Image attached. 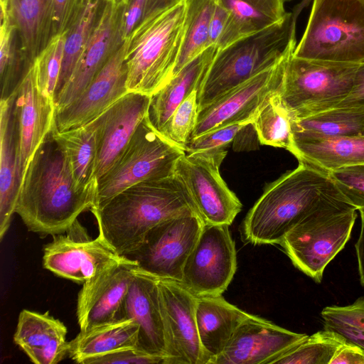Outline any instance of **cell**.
Listing matches in <instances>:
<instances>
[{"instance_id": "b9f144b4", "label": "cell", "mask_w": 364, "mask_h": 364, "mask_svg": "<svg viewBox=\"0 0 364 364\" xmlns=\"http://www.w3.org/2000/svg\"><path fill=\"white\" fill-rule=\"evenodd\" d=\"M250 123H238L215 129L191 138L185 152L192 154L203 151L225 150L233 142L240 131Z\"/></svg>"}, {"instance_id": "7402d4cb", "label": "cell", "mask_w": 364, "mask_h": 364, "mask_svg": "<svg viewBox=\"0 0 364 364\" xmlns=\"http://www.w3.org/2000/svg\"><path fill=\"white\" fill-rule=\"evenodd\" d=\"M151 99L150 95L129 92L103 113L95 172L96 181L124 151L137 127L148 115Z\"/></svg>"}, {"instance_id": "30bf717a", "label": "cell", "mask_w": 364, "mask_h": 364, "mask_svg": "<svg viewBox=\"0 0 364 364\" xmlns=\"http://www.w3.org/2000/svg\"><path fill=\"white\" fill-rule=\"evenodd\" d=\"M226 150L185 154L175 175L188 192L203 224L230 226L242 205L220 173Z\"/></svg>"}, {"instance_id": "7bdbcfd3", "label": "cell", "mask_w": 364, "mask_h": 364, "mask_svg": "<svg viewBox=\"0 0 364 364\" xmlns=\"http://www.w3.org/2000/svg\"><path fill=\"white\" fill-rule=\"evenodd\" d=\"M323 322L341 323L364 331V296L346 306H328L321 313Z\"/></svg>"}, {"instance_id": "1f68e13d", "label": "cell", "mask_w": 364, "mask_h": 364, "mask_svg": "<svg viewBox=\"0 0 364 364\" xmlns=\"http://www.w3.org/2000/svg\"><path fill=\"white\" fill-rule=\"evenodd\" d=\"M293 139L364 136V110L336 107L291 119Z\"/></svg>"}, {"instance_id": "ba28073f", "label": "cell", "mask_w": 364, "mask_h": 364, "mask_svg": "<svg viewBox=\"0 0 364 364\" xmlns=\"http://www.w3.org/2000/svg\"><path fill=\"white\" fill-rule=\"evenodd\" d=\"M359 63L290 56L278 92L291 119L336 107L350 93Z\"/></svg>"}, {"instance_id": "484cf974", "label": "cell", "mask_w": 364, "mask_h": 364, "mask_svg": "<svg viewBox=\"0 0 364 364\" xmlns=\"http://www.w3.org/2000/svg\"><path fill=\"white\" fill-rule=\"evenodd\" d=\"M289 152L299 163L328 173L364 164V136L293 139Z\"/></svg>"}, {"instance_id": "836d02e7", "label": "cell", "mask_w": 364, "mask_h": 364, "mask_svg": "<svg viewBox=\"0 0 364 364\" xmlns=\"http://www.w3.org/2000/svg\"><path fill=\"white\" fill-rule=\"evenodd\" d=\"M107 0H86L65 35L64 55L55 99L68 82L77 62L99 23Z\"/></svg>"}, {"instance_id": "f907efd6", "label": "cell", "mask_w": 364, "mask_h": 364, "mask_svg": "<svg viewBox=\"0 0 364 364\" xmlns=\"http://www.w3.org/2000/svg\"><path fill=\"white\" fill-rule=\"evenodd\" d=\"M360 215V230L355 250L358 262V269L360 284L364 287V209L359 210Z\"/></svg>"}, {"instance_id": "e0dca14e", "label": "cell", "mask_w": 364, "mask_h": 364, "mask_svg": "<svg viewBox=\"0 0 364 364\" xmlns=\"http://www.w3.org/2000/svg\"><path fill=\"white\" fill-rule=\"evenodd\" d=\"M125 50L126 41L77 99L55 110V129L66 131L90 122L128 92Z\"/></svg>"}, {"instance_id": "8992f818", "label": "cell", "mask_w": 364, "mask_h": 364, "mask_svg": "<svg viewBox=\"0 0 364 364\" xmlns=\"http://www.w3.org/2000/svg\"><path fill=\"white\" fill-rule=\"evenodd\" d=\"M356 210L338 191L292 228L279 245L296 268L320 283L326 266L349 240Z\"/></svg>"}, {"instance_id": "7c38bea8", "label": "cell", "mask_w": 364, "mask_h": 364, "mask_svg": "<svg viewBox=\"0 0 364 364\" xmlns=\"http://www.w3.org/2000/svg\"><path fill=\"white\" fill-rule=\"evenodd\" d=\"M236 270L237 252L229 226L203 224L183 267L181 283L196 296L220 295Z\"/></svg>"}, {"instance_id": "9a60e30c", "label": "cell", "mask_w": 364, "mask_h": 364, "mask_svg": "<svg viewBox=\"0 0 364 364\" xmlns=\"http://www.w3.org/2000/svg\"><path fill=\"white\" fill-rule=\"evenodd\" d=\"M292 54L200 109L191 138L231 124L252 123L265 99L280 86L286 64Z\"/></svg>"}, {"instance_id": "f546056e", "label": "cell", "mask_w": 364, "mask_h": 364, "mask_svg": "<svg viewBox=\"0 0 364 364\" xmlns=\"http://www.w3.org/2000/svg\"><path fill=\"white\" fill-rule=\"evenodd\" d=\"M102 119L103 114L77 128L60 132L53 127L51 130L54 139L66 155L80 190L97 186L95 172Z\"/></svg>"}, {"instance_id": "8d00e7d4", "label": "cell", "mask_w": 364, "mask_h": 364, "mask_svg": "<svg viewBox=\"0 0 364 364\" xmlns=\"http://www.w3.org/2000/svg\"><path fill=\"white\" fill-rule=\"evenodd\" d=\"M346 342L341 334L324 328L308 336L272 364H330L338 349Z\"/></svg>"}, {"instance_id": "3957f363", "label": "cell", "mask_w": 364, "mask_h": 364, "mask_svg": "<svg viewBox=\"0 0 364 364\" xmlns=\"http://www.w3.org/2000/svg\"><path fill=\"white\" fill-rule=\"evenodd\" d=\"M338 191L327 173L299 163L268 185L249 210L241 226L242 240L253 245H279L324 198Z\"/></svg>"}, {"instance_id": "44dd1931", "label": "cell", "mask_w": 364, "mask_h": 364, "mask_svg": "<svg viewBox=\"0 0 364 364\" xmlns=\"http://www.w3.org/2000/svg\"><path fill=\"white\" fill-rule=\"evenodd\" d=\"M117 319H133L139 326L137 348L166 358L158 279L139 267L136 269Z\"/></svg>"}, {"instance_id": "52a82bcc", "label": "cell", "mask_w": 364, "mask_h": 364, "mask_svg": "<svg viewBox=\"0 0 364 364\" xmlns=\"http://www.w3.org/2000/svg\"><path fill=\"white\" fill-rule=\"evenodd\" d=\"M293 55L343 63L364 61V0H314Z\"/></svg>"}, {"instance_id": "cb8c5ba5", "label": "cell", "mask_w": 364, "mask_h": 364, "mask_svg": "<svg viewBox=\"0 0 364 364\" xmlns=\"http://www.w3.org/2000/svg\"><path fill=\"white\" fill-rule=\"evenodd\" d=\"M67 328L48 312L23 309L19 314L14 341L36 364H57L68 354Z\"/></svg>"}, {"instance_id": "816d5d0a", "label": "cell", "mask_w": 364, "mask_h": 364, "mask_svg": "<svg viewBox=\"0 0 364 364\" xmlns=\"http://www.w3.org/2000/svg\"><path fill=\"white\" fill-rule=\"evenodd\" d=\"M114 4H124L126 0H112Z\"/></svg>"}, {"instance_id": "d4e9b609", "label": "cell", "mask_w": 364, "mask_h": 364, "mask_svg": "<svg viewBox=\"0 0 364 364\" xmlns=\"http://www.w3.org/2000/svg\"><path fill=\"white\" fill-rule=\"evenodd\" d=\"M198 337L208 364L223 350L237 326L250 314L220 295L196 296Z\"/></svg>"}, {"instance_id": "d590c367", "label": "cell", "mask_w": 364, "mask_h": 364, "mask_svg": "<svg viewBox=\"0 0 364 364\" xmlns=\"http://www.w3.org/2000/svg\"><path fill=\"white\" fill-rule=\"evenodd\" d=\"M291 122V118L277 90L259 107L252 124L260 144L289 151L293 141Z\"/></svg>"}, {"instance_id": "8fae6325", "label": "cell", "mask_w": 364, "mask_h": 364, "mask_svg": "<svg viewBox=\"0 0 364 364\" xmlns=\"http://www.w3.org/2000/svg\"><path fill=\"white\" fill-rule=\"evenodd\" d=\"M203 226L196 213L164 220L149 231L136 250L125 256L158 279L181 282L183 267Z\"/></svg>"}, {"instance_id": "4316f807", "label": "cell", "mask_w": 364, "mask_h": 364, "mask_svg": "<svg viewBox=\"0 0 364 364\" xmlns=\"http://www.w3.org/2000/svg\"><path fill=\"white\" fill-rule=\"evenodd\" d=\"M210 46L186 64L151 96L148 117L156 129H161L178 105L194 90H199L218 52Z\"/></svg>"}, {"instance_id": "ee69618b", "label": "cell", "mask_w": 364, "mask_h": 364, "mask_svg": "<svg viewBox=\"0 0 364 364\" xmlns=\"http://www.w3.org/2000/svg\"><path fill=\"white\" fill-rule=\"evenodd\" d=\"M167 364L166 358L148 354L136 348H131L92 358L83 364Z\"/></svg>"}, {"instance_id": "74e56055", "label": "cell", "mask_w": 364, "mask_h": 364, "mask_svg": "<svg viewBox=\"0 0 364 364\" xmlns=\"http://www.w3.org/2000/svg\"><path fill=\"white\" fill-rule=\"evenodd\" d=\"M198 91H193L177 107L160 132L184 151L191 138L199 112Z\"/></svg>"}, {"instance_id": "f1b7e54d", "label": "cell", "mask_w": 364, "mask_h": 364, "mask_svg": "<svg viewBox=\"0 0 364 364\" xmlns=\"http://www.w3.org/2000/svg\"><path fill=\"white\" fill-rule=\"evenodd\" d=\"M228 14L218 50L281 21L287 15L281 0H215Z\"/></svg>"}, {"instance_id": "4dcf8cb0", "label": "cell", "mask_w": 364, "mask_h": 364, "mask_svg": "<svg viewBox=\"0 0 364 364\" xmlns=\"http://www.w3.org/2000/svg\"><path fill=\"white\" fill-rule=\"evenodd\" d=\"M138 336L139 326L134 320L117 319L80 331L69 341L68 354L74 361L83 364L92 358L136 348Z\"/></svg>"}, {"instance_id": "c3c4849f", "label": "cell", "mask_w": 364, "mask_h": 364, "mask_svg": "<svg viewBox=\"0 0 364 364\" xmlns=\"http://www.w3.org/2000/svg\"><path fill=\"white\" fill-rule=\"evenodd\" d=\"M228 18V12L217 3L211 18L209 29V46L217 47Z\"/></svg>"}, {"instance_id": "f6af8a7d", "label": "cell", "mask_w": 364, "mask_h": 364, "mask_svg": "<svg viewBox=\"0 0 364 364\" xmlns=\"http://www.w3.org/2000/svg\"><path fill=\"white\" fill-rule=\"evenodd\" d=\"M86 0H53V36L65 35L84 7Z\"/></svg>"}, {"instance_id": "7dc6e473", "label": "cell", "mask_w": 364, "mask_h": 364, "mask_svg": "<svg viewBox=\"0 0 364 364\" xmlns=\"http://www.w3.org/2000/svg\"><path fill=\"white\" fill-rule=\"evenodd\" d=\"M330 364H364V348L346 341L338 349Z\"/></svg>"}, {"instance_id": "60d3db41", "label": "cell", "mask_w": 364, "mask_h": 364, "mask_svg": "<svg viewBox=\"0 0 364 364\" xmlns=\"http://www.w3.org/2000/svg\"><path fill=\"white\" fill-rule=\"evenodd\" d=\"M340 193L357 210L364 209V164L328 173Z\"/></svg>"}, {"instance_id": "5b68a950", "label": "cell", "mask_w": 364, "mask_h": 364, "mask_svg": "<svg viewBox=\"0 0 364 364\" xmlns=\"http://www.w3.org/2000/svg\"><path fill=\"white\" fill-rule=\"evenodd\" d=\"M185 21L183 0L138 26L125 40L128 92L152 96L172 77Z\"/></svg>"}, {"instance_id": "ab89813d", "label": "cell", "mask_w": 364, "mask_h": 364, "mask_svg": "<svg viewBox=\"0 0 364 364\" xmlns=\"http://www.w3.org/2000/svg\"><path fill=\"white\" fill-rule=\"evenodd\" d=\"M183 0H126L122 14V37L125 41L141 23Z\"/></svg>"}, {"instance_id": "bcb514c9", "label": "cell", "mask_w": 364, "mask_h": 364, "mask_svg": "<svg viewBox=\"0 0 364 364\" xmlns=\"http://www.w3.org/2000/svg\"><path fill=\"white\" fill-rule=\"evenodd\" d=\"M336 107L364 110V61L358 65L350 93Z\"/></svg>"}, {"instance_id": "f35d334b", "label": "cell", "mask_w": 364, "mask_h": 364, "mask_svg": "<svg viewBox=\"0 0 364 364\" xmlns=\"http://www.w3.org/2000/svg\"><path fill=\"white\" fill-rule=\"evenodd\" d=\"M65 40V35L54 36L33 64L41 85L54 100L62 68Z\"/></svg>"}, {"instance_id": "9c48e42d", "label": "cell", "mask_w": 364, "mask_h": 364, "mask_svg": "<svg viewBox=\"0 0 364 364\" xmlns=\"http://www.w3.org/2000/svg\"><path fill=\"white\" fill-rule=\"evenodd\" d=\"M185 154L154 128L147 115L119 159L97 181L90 211L100 210L116 194L132 185L173 176L178 160Z\"/></svg>"}, {"instance_id": "6da1fadb", "label": "cell", "mask_w": 364, "mask_h": 364, "mask_svg": "<svg viewBox=\"0 0 364 364\" xmlns=\"http://www.w3.org/2000/svg\"><path fill=\"white\" fill-rule=\"evenodd\" d=\"M96 187L77 188L66 155L50 132L26 166L15 213L31 232L63 234L82 213L92 209Z\"/></svg>"}, {"instance_id": "d6986e66", "label": "cell", "mask_w": 364, "mask_h": 364, "mask_svg": "<svg viewBox=\"0 0 364 364\" xmlns=\"http://www.w3.org/2000/svg\"><path fill=\"white\" fill-rule=\"evenodd\" d=\"M138 267L127 257L83 283L76 311L80 331L116 320Z\"/></svg>"}, {"instance_id": "277c9868", "label": "cell", "mask_w": 364, "mask_h": 364, "mask_svg": "<svg viewBox=\"0 0 364 364\" xmlns=\"http://www.w3.org/2000/svg\"><path fill=\"white\" fill-rule=\"evenodd\" d=\"M296 48L295 23L279 22L241 38L216 53L198 91L199 111L235 87L274 66Z\"/></svg>"}, {"instance_id": "f5cc1de1", "label": "cell", "mask_w": 364, "mask_h": 364, "mask_svg": "<svg viewBox=\"0 0 364 364\" xmlns=\"http://www.w3.org/2000/svg\"><path fill=\"white\" fill-rule=\"evenodd\" d=\"M281 1H282L283 2V4H284V3H286V2H289V1H292V0H281Z\"/></svg>"}, {"instance_id": "ac0fdd59", "label": "cell", "mask_w": 364, "mask_h": 364, "mask_svg": "<svg viewBox=\"0 0 364 364\" xmlns=\"http://www.w3.org/2000/svg\"><path fill=\"white\" fill-rule=\"evenodd\" d=\"M124 4L107 0L103 14L84 48L67 84L55 99V110L77 99L125 41L122 37Z\"/></svg>"}, {"instance_id": "681fc988", "label": "cell", "mask_w": 364, "mask_h": 364, "mask_svg": "<svg viewBox=\"0 0 364 364\" xmlns=\"http://www.w3.org/2000/svg\"><path fill=\"white\" fill-rule=\"evenodd\" d=\"M324 328L337 331L341 334L347 341L358 344L364 348V331L345 323L334 322H324Z\"/></svg>"}, {"instance_id": "7a4b0ae2", "label": "cell", "mask_w": 364, "mask_h": 364, "mask_svg": "<svg viewBox=\"0 0 364 364\" xmlns=\"http://www.w3.org/2000/svg\"><path fill=\"white\" fill-rule=\"evenodd\" d=\"M92 213L97 220L98 236L119 255L125 256L136 250L156 225L197 212L174 174L132 185Z\"/></svg>"}, {"instance_id": "603a6c76", "label": "cell", "mask_w": 364, "mask_h": 364, "mask_svg": "<svg viewBox=\"0 0 364 364\" xmlns=\"http://www.w3.org/2000/svg\"><path fill=\"white\" fill-rule=\"evenodd\" d=\"M16 92L0 102V239L9 228L15 213L21 181L19 134L15 112Z\"/></svg>"}, {"instance_id": "5bb4252c", "label": "cell", "mask_w": 364, "mask_h": 364, "mask_svg": "<svg viewBox=\"0 0 364 364\" xmlns=\"http://www.w3.org/2000/svg\"><path fill=\"white\" fill-rule=\"evenodd\" d=\"M157 279L168 364H208L198 337L196 296L181 282Z\"/></svg>"}, {"instance_id": "4fadbf2b", "label": "cell", "mask_w": 364, "mask_h": 364, "mask_svg": "<svg viewBox=\"0 0 364 364\" xmlns=\"http://www.w3.org/2000/svg\"><path fill=\"white\" fill-rule=\"evenodd\" d=\"M67 232L53 235L43 249L44 268L59 277L84 283L127 259L99 236L90 238L78 220Z\"/></svg>"}, {"instance_id": "2e32d148", "label": "cell", "mask_w": 364, "mask_h": 364, "mask_svg": "<svg viewBox=\"0 0 364 364\" xmlns=\"http://www.w3.org/2000/svg\"><path fill=\"white\" fill-rule=\"evenodd\" d=\"M307 336L250 314L211 364H272Z\"/></svg>"}, {"instance_id": "d6a6232c", "label": "cell", "mask_w": 364, "mask_h": 364, "mask_svg": "<svg viewBox=\"0 0 364 364\" xmlns=\"http://www.w3.org/2000/svg\"><path fill=\"white\" fill-rule=\"evenodd\" d=\"M0 22L1 100H4L16 92L33 63L28 60L18 33L4 7H1Z\"/></svg>"}, {"instance_id": "ffe728a7", "label": "cell", "mask_w": 364, "mask_h": 364, "mask_svg": "<svg viewBox=\"0 0 364 364\" xmlns=\"http://www.w3.org/2000/svg\"><path fill=\"white\" fill-rule=\"evenodd\" d=\"M14 106L18 127L19 166L22 178L33 154L51 132L55 113V100L41 85L33 65L16 90Z\"/></svg>"}, {"instance_id": "e575fe53", "label": "cell", "mask_w": 364, "mask_h": 364, "mask_svg": "<svg viewBox=\"0 0 364 364\" xmlns=\"http://www.w3.org/2000/svg\"><path fill=\"white\" fill-rule=\"evenodd\" d=\"M184 33L173 75L209 48V29L215 0H183Z\"/></svg>"}, {"instance_id": "83f0119b", "label": "cell", "mask_w": 364, "mask_h": 364, "mask_svg": "<svg viewBox=\"0 0 364 364\" xmlns=\"http://www.w3.org/2000/svg\"><path fill=\"white\" fill-rule=\"evenodd\" d=\"M33 63L53 36V0H0Z\"/></svg>"}]
</instances>
